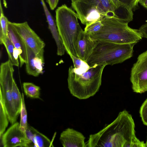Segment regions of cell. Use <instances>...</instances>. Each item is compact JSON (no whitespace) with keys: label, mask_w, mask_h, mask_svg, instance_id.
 Instances as JSON below:
<instances>
[{"label":"cell","mask_w":147,"mask_h":147,"mask_svg":"<svg viewBox=\"0 0 147 147\" xmlns=\"http://www.w3.org/2000/svg\"><path fill=\"white\" fill-rule=\"evenodd\" d=\"M49 5L50 9L54 10L57 7L59 0H45Z\"/></svg>","instance_id":"26"},{"label":"cell","mask_w":147,"mask_h":147,"mask_svg":"<svg viewBox=\"0 0 147 147\" xmlns=\"http://www.w3.org/2000/svg\"><path fill=\"white\" fill-rule=\"evenodd\" d=\"M145 147H147V137L146 141L145 143Z\"/></svg>","instance_id":"30"},{"label":"cell","mask_w":147,"mask_h":147,"mask_svg":"<svg viewBox=\"0 0 147 147\" xmlns=\"http://www.w3.org/2000/svg\"><path fill=\"white\" fill-rule=\"evenodd\" d=\"M26 134L28 140L33 144L34 147L53 146L49 138L31 126L28 125Z\"/></svg>","instance_id":"15"},{"label":"cell","mask_w":147,"mask_h":147,"mask_svg":"<svg viewBox=\"0 0 147 147\" xmlns=\"http://www.w3.org/2000/svg\"><path fill=\"white\" fill-rule=\"evenodd\" d=\"M0 139L4 147H34L26 134L20 128V123L16 122L2 135Z\"/></svg>","instance_id":"10"},{"label":"cell","mask_w":147,"mask_h":147,"mask_svg":"<svg viewBox=\"0 0 147 147\" xmlns=\"http://www.w3.org/2000/svg\"><path fill=\"white\" fill-rule=\"evenodd\" d=\"M122 4L129 8L132 11L138 8L140 0H118Z\"/></svg>","instance_id":"25"},{"label":"cell","mask_w":147,"mask_h":147,"mask_svg":"<svg viewBox=\"0 0 147 147\" xmlns=\"http://www.w3.org/2000/svg\"><path fill=\"white\" fill-rule=\"evenodd\" d=\"M103 26L96 33L90 34L96 40L120 44L136 43L142 35L139 29L129 27L118 16L106 17L101 19Z\"/></svg>","instance_id":"4"},{"label":"cell","mask_w":147,"mask_h":147,"mask_svg":"<svg viewBox=\"0 0 147 147\" xmlns=\"http://www.w3.org/2000/svg\"><path fill=\"white\" fill-rule=\"evenodd\" d=\"M135 127L131 115L124 110L111 123L90 135L86 147H128L136 136Z\"/></svg>","instance_id":"1"},{"label":"cell","mask_w":147,"mask_h":147,"mask_svg":"<svg viewBox=\"0 0 147 147\" xmlns=\"http://www.w3.org/2000/svg\"><path fill=\"white\" fill-rule=\"evenodd\" d=\"M115 7L117 8H119L123 4L120 2L118 0H111Z\"/></svg>","instance_id":"28"},{"label":"cell","mask_w":147,"mask_h":147,"mask_svg":"<svg viewBox=\"0 0 147 147\" xmlns=\"http://www.w3.org/2000/svg\"><path fill=\"white\" fill-rule=\"evenodd\" d=\"M139 113L143 124L147 125V98L141 105Z\"/></svg>","instance_id":"24"},{"label":"cell","mask_w":147,"mask_h":147,"mask_svg":"<svg viewBox=\"0 0 147 147\" xmlns=\"http://www.w3.org/2000/svg\"><path fill=\"white\" fill-rule=\"evenodd\" d=\"M11 94L14 107L19 116L20 114L21 109L22 95L20 92L14 80L12 84Z\"/></svg>","instance_id":"18"},{"label":"cell","mask_w":147,"mask_h":147,"mask_svg":"<svg viewBox=\"0 0 147 147\" xmlns=\"http://www.w3.org/2000/svg\"><path fill=\"white\" fill-rule=\"evenodd\" d=\"M23 87L27 96L33 98H40V87L32 83L25 82L23 84Z\"/></svg>","instance_id":"17"},{"label":"cell","mask_w":147,"mask_h":147,"mask_svg":"<svg viewBox=\"0 0 147 147\" xmlns=\"http://www.w3.org/2000/svg\"><path fill=\"white\" fill-rule=\"evenodd\" d=\"M26 46L27 56L26 63V72L29 75L37 77L43 72L44 59L36 55L26 44Z\"/></svg>","instance_id":"13"},{"label":"cell","mask_w":147,"mask_h":147,"mask_svg":"<svg viewBox=\"0 0 147 147\" xmlns=\"http://www.w3.org/2000/svg\"><path fill=\"white\" fill-rule=\"evenodd\" d=\"M103 26L101 20H98L86 26L84 31L86 33L91 34L99 31Z\"/></svg>","instance_id":"22"},{"label":"cell","mask_w":147,"mask_h":147,"mask_svg":"<svg viewBox=\"0 0 147 147\" xmlns=\"http://www.w3.org/2000/svg\"><path fill=\"white\" fill-rule=\"evenodd\" d=\"M71 4L78 18L86 26L106 17L117 15L119 8L111 0H78Z\"/></svg>","instance_id":"6"},{"label":"cell","mask_w":147,"mask_h":147,"mask_svg":"<svg viewBox=\"0 0 147 147\" xmlns=\"http://www.w3.org/2000/svg\"><path fill=\"white\" fill-rule=\"evenodd\" d=\"M139 3L144 7L147 9V0H140Z\"/></svg>","instance_id":"29"},{"label":"cell","mask_w":147,"mask_h":147,"mask_svg":"<svg viewBox=\"0 0 147 147\" xmlns=\"http://www.w3.org/2000/svg\"><path fill=\"white\" fill-rule=\"evenodd\" d=\"M22 104L20 112V128L21 130L26 134V131L28 125L27 123V113L25 103L24 95L23 93H22Z\"/></svg>","instance_id":"20"},{"label":"cell","mask_w":147,"mask_h":147,"mask_svg":"<svg viewBox=\"0 0 147 147\" xmlns=\"http://www.w3.org/2000/svg\"><path fill=\"white\" fill-rule=\"evenodd\" d=\"M7 36L18 51L19 58L21 67L26 62L27 56L26 44L22 37L17 32L10 22L9 21Z\"/></svg>","instance_id":"14"},{"label":"cell","mask_w":147,"mask_h":147,"mask_svg":"<svg viewBox=\"0 0 147 147\" xmlns=\"http://www.w3.org/2000/svg\"><path fill=\"white\" fill-rule=\"evenodd\" d=\"M139 30L142 33L143 38L147 39V22L141 26Z\"/></svg>","instance_id":"27"},{"label":"cell","mask_w":147,"mask_h":147,"mask_svg":"<svg viewBox=\"0 0 147 147\" xmlns=\"http://www.w3.org/2000/svg\"><path fill=\"white\" fill-rule=\"evenodd\" d=\"M76 13L66 5L55 11V23L65 50L71 57L78 58L77 45L79 37L84 31L80 26Z\"/></svg>","instance_id":"2"},{"label":"cell","mask_w":147,"mask_h":147,"mask_svg":"<svg viewBox=\"0 0 147 147\" xmlns=\"http://www.w3.org/2000/svg\"><path fill=\"white\" fill-rule=\"evenodd\" d=\"M9 119L2 98L0 97V137L8 126Z\"/></svg>","instance_id":"19"},{"label":"cell","mask_w":147,"mask_h":147,"mask_svg":"<svg viewBox=\"0 0 147 147\" xmlns=\"http://www.w3.org/2000/svg\"><path fill=\"white\" fill-rule=\"evenodd\" d=\"M77 0H71V3H74Z\"/></svg>","instance_id":"31"},{"label":"cell","mask_w":147,"mask_h":147,"mask_svg":"<svg viewBox=\"0 0 147 147\" xmlns=\"http://www.w3.org/2000/svg\"><path fill=\"white\" fill-rule=\"evenodd\" d=\"M106 65L90 67L82 73L75 72L72 66L69 68L67 82L71 94L80 99H87L94 96L101 85L102 74Z\"/></svg>","instance_id":"3"},{"label":"cell","mask_w":147,"mask_h":147,"mask_svg":"<svg viewBox=\"0 0 147 147\" xmlns=\"http://www.w3.org/2000/svg\"><path fill=\"white\" fill-rule=\"evenodd\" d=\"M136 43L120 44L98 40L86 62L90 67L121 63L133 56Z\"/></svg>","instance_id":"5"},{"label":"cell","mask_w":147,"mask_h":147,"mask_svg":"<svg viewBox=\"0 0 147 147\" xmlns=\"http://www.w3.org/2000/svg\"><path fill=\"white\" fill-rule=\"evenodd\" d=\"M7 18L4 15L1 4H0V40L7 36L9 22Z\"/></svg>","instance_id":"21"},{"label":"cell","mask_w":147,"mask_h":147,"mask_svg":"<svg viewBox=\"0 0 147 147\" xmlns=\"http://www.w3.org/2000/svg\"><path fill=\"white\" fill-rule=\"evenodd\" d=\"M11 22L25 43L36 55L44 59L45 43L30 27L28 22H26L20 23Z\"/></svg>","instance_id":"9"},{"label":"cell","mask_w":147,"mask_h":147,"mask_svg":"<svg viewBox=\"0 0 147 147\" xmlns=\"http://www.w3.org/2000/svg\"><path fill=\"white\" fill-rule=\"evenodd\" d=\"M0 43L1 45L3 44L5 47L8 54L9 60L13 65L18 67L19 52L8 36L0 40Z\"/></svg>","instance_id":"16"},{"label":"cell","mask_w":147,"mask_h":147,"mask_svg":"<svg viewBox=\"0 0 147 147\" xmlns=\"http://www.w3.org/2000/svg\"><path fill=\"white\" fill-rule=\"evenodd\" d=\"M10 60L2 63L0 67V97L12 125L16 122L18 116L13 102L11 94L14 69Z\"/></svg>","instance_id":"7"},{"label":"cell","mask_w":147,"mask_h":147,"mask_svg":"<svg viewBox=\"0 0 147 147\" xmlns=\"http://www.w3.org/2000/svg\"><path fill=\"white\" fill-rule=\"evenodd\" d=\"M130 80L134 92L147 91V50L138 56L131 71Z\"/></svg>","instance_id":"8"},{"label":"cell","mask_w":147,"mask_h":147,"mask_svg":"<svg viewBox=\"0 0 147 147\" xmlns=\"http://www.w3.org/2000/svg\"><path fill=\"white\" fill-rule=\"evenodd\" d=\"M73 63L74 67L77 71H85L90 67L87 62L79 58L72 56L71 57Z\"/></svg>","instance_id":"23"},{"label":"cell","mask_w":147,"mask_h":147,"mask_svg":"<svg viewBox=\"0 0 147 147\" xmlns=\"http://www.w3.org/2000/svg\"><path fill=\"white\" fill-rule=\"evenodd\" d=\"M85 139L82 133L69 128L62 132L59 138L64 147H86Z\"/></svg>","instance_id":"12"},{"label":"cell","mask_w":147,"mask_h":147,"mask_svg":"<svg viewBox=\"0 0 147 147\" xmlns=\"http://www.w3.org/2000/svg\"><path fill=\"white\" fill-rule=\"evenodd\" d=\"M98 40L92 37L84 31L79 37L77 51L79 58L86 61L92 53Z\"/></svg>","instance_id":"11"}]
</instances>
